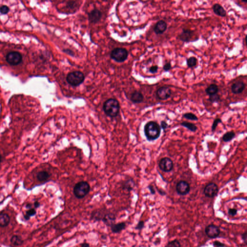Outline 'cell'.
<instances>
[{
	"mask_svg": "<svg viewBox=\"0 0 247 247\" xmlns=\"http://www.w3.org/2000/svg\"><path fill=\"white\" fill-rule=\"evenodd\" d=\"M90 190V185L87 182L80 181L74 186L73 194L77 198L81 199L87 195Z\"/></svg>",
	"mask_w": 247,
	"mask_h": 247,
	"instance_id": "3957f363",
	"label": "cell"
},
{
	"mask_svg": "<svg viewBox=\"0 0 247 247\" xmlns=\"http://www.w3.org/2000/svg\"><path fill=\"white\" fill-rule=\"evenodd\" d=\"M222 123V120H221V119H220V118H216V119H215L214 122H213L212 126H211V131H215L216 128L218 125L219 123Z\"/></svg>",
	"mask_w": 247,
	"mask_h": 247,
	"instance_id": "4dcf8cb0",
	"label": "cell"
},
{
	"mask_svg": "<svg viewBox=\"0 0 247 247\" xmlns=\"http://www.w3.org/2000/svg\"><path fill=\"white\" fill-rule=\"evenodd\" d=\"M180 125L181 126H184V127H186V128H187L188 130H189L193 132L196 131L197 130V126L193 123L184 121V122H182L180 124Z\"/></svg>",
	"mask_w": 247,
	"mask_h": 247,
	"instance_id": "cb8c5ba5",
	"label": "cell"
},
{
	"mask_svg": "<svg viewBox=\"0 0 247 247\" xmlns=\"http://www.w3.org/2000/svg\"><path fill=\"white\" fill-rule=\"evenodd\" d=\"M156 95L159 100L162 101L168 100L171 95V90L168 86H161L157 89Z\"/></svg>",
	"mask_w": 247,
	"mask_h": 247,
	"instance_id": "30bf717a",
	"label": "cell"
},
{
	"mask_svg": "<svg viewBox=\"0 0 247 247\" xmlns=\"http://www.w3.org/2000/svg\"><path fill=\"white\" fill-rule=\"evenodd\" d=\"M103 109L107 116L111 117L116 116L120 110L119 102L116 99H109L104 102Z\"/></svg>",
	"mask_w": 247,
	"mask_h": 247,
	"instance_id": "7a4b0ae2",
	"label": "cell"
},
{
	"mask_svg": "<svg viewBox=\"0 0 247 247\" xmlns=\"http://www.w3.org/2000/svg\"><path fill=\"white\" fill-rule=\"evenodd\" d=\"M36 214V209L35 208H32V209H29V210L26 211V214L24 215V217L26 220L28 221L31 217L35 215Z\"/></svg>",
	"mask_w": 247,
	"mask_h": 247,
	"instance_id": "4316f807",
	"label": "cell"
},
{
	"mask_svg": "<svg viewBox=\"0 0 247 247\" xmlns=\"http://www.w3.org/2000/svg\"><path fill=\"white\" fill-rule=\"evenodd\" d=\"M237 212H238V210L235 209H230L228 210V214L232 216H235L237 214Z\"/></svg>",
	"mask_w": 247,
	"mask_h": 247,
	"instance_id": "d590c367",
	"label": "cell"
},
{
	"mask_svg": "<svg viewBox=\"0 0 247 247\" xmlns=\"http://www.w3.org/2000/svg\"><path fill=\"white\" fill-rule=\"evenodd\" d=\"M218 191L217 185L213 182H210L207 185L204 189V194L207 197L212 198L217 195Z\"/></svg>",
	"mask_w": 247,
	"mask_h": 247,
	"instance_id": "ba28073f",
	"label": "cell"
},
{
	"mask_svg": "<svg viewBox=\"0 0 247 247\" xmlns=\"http://www.w3.org/2000/svg\"><path fill=\"white\" fill-rule=\"evenodd\" d=\"M148 188L149 190H150L152 195H155L156 194V191H155V188H154L153 185H150L148 186Z\"/></svg>",
	"mask_w": 247,
	"mask_h": 247,
	"instance_id": "f35d334b",
	"label": "cell"
},
{
	"mask_svg": "<svg viewBox=\"0 0 247 247\" xmlns=\"http://www.w3.org/2000/svg\"><path fill=\"white\" fill-rule=\"evenodd\" d=\"M158 67L157 65L152 66V67H150L149 69L150 72H151V73H153V74L156 73V72H158Z\"/></svg>",
	"mask_w": 247,
	"mask_h": 247,
	"instance_id": "d6a6232c",
	"label": "cell"
},
{
	"mask_svg": "<svg viewBox=\"0 0 247 247\" xmlns=\"http://www.w3.org/2000/svg\"><path fill=\"white\" fill-rule=\"evenodd\" d=\"M50 175L47 171H41L37 174V179L41 182L46 181L50 177Z\"/></svg>",
	"mask_w": 247,
	"mask_h": 247,
	"instance_id": "7402d4cb",
	"label": "cell"
},
{
	"mask_svg": "<svg viewBox=\"0 0 247 247\" xmlns=\"http://www.w3.org/2000/svg\"><path fill=\"white\" fill-rule=\"evenodd\" d=\"M221 100L220 96L218 94L213 95L209 96V100L211 102V103H215V102H218Z\"/></svg>",
	"mask_w": 247,
	"mask_h": 247,
	"instance_id": "f1b7e54d",
	"label": "cell"
},
{
	"mask_svg": "<svg viewBox=\"0 0 247 247\" xmlns=\"http://www.w3.org/2000/svg\"><path fill=\"white\" fill-rule=\"evenodd\" d=\"M246 85L242 81H237L232 85L231 89L232 92L234 94H239L244 91Z\"/></svg>",
	"mask_w": 247,
	"mask_h": 247,
	"instance_id": "5bb4252c",
	"label": "cell"
},
{
	"mask_svg": "<svg viewBox=\"0 0 247 247\" xmlns=\"http://www.w3.org/2000/svg\"><path fill=\"white\" fill-rule=\"evenodd\" d=\"M144 227V223L143 221H140L139 223L137 224L135 229L137 230H141V229H143Z\"/></svg>",
	"mask_w": 247,
	"mask_h": 247,
	"instance_id": "836d02e7",
	"label": "cell"
},
{
	"mask_svg": "<svg viewBox=\"0 0 247 247\" xmlns=\"http://www.w3.org/2000/svg\"><path fill=\"white\" fill-rule=\"evenodd\" d=\"M116 217L115 214L113 213H109L104 214L102 218L101 221L108 226L110 227L111 225L114 224L116 221Z\"/></svg>",
	"mask_w": 247,
	"mask_h": 247,
	"instance_id": "9a60e30c",
	"label": "cell"
},
{
	"mask_svg": "<svg viewBox=\"0 0 247 247\" xmlns=\"http://www.w3.org/2000/svg\"><path fill=\"white\" fill-rule=\"evenodd\" d=\"M171 64L170 62L166 63L164 65L163 70L165 72H168L171 69Z\"/></svg>",
	"mask_w": 247,
	"mask_h": 247,
	"instance_id": "e575fe53",
	"label": "cell"
},
{
	"mask_svg": "<svg viewBox=\"0 0 247 247\" xmlns=\"http://www.w3.org/2000/svg\"><path fill=\"white\" fill-rule=\"evenodd\" d=\"M6 61L10 65H18L22 61V56L17 51H12L7 55Z\"/></svg>",
	"mask_w": 247,
	"mask_h": 247,
	"instance_id": "8992f818",
	"label": "cell"
},
{
	"mask_svg": "<svg viewBox=\"0 0 247 247\" xmlns=\"http://www.w3.org/2000/svg\"><path fill=\"white\" fill-rule=\"evenodd\" d=\"M160 126L161 128L164 131L165 129L168 128V126H169V125L168 124V123H166L165 121H162L161 122V124H160Z\"/></svg>",
	"mask_w": 247,
	"mask_h": 247,
	"instance_id": "8d00e7d4",
	"label": "cell"
},
{
	"mask_svg": "<svg viewBox=\"0 0 247 247\" xmlns=\"http://www.w3.org/2000/svg\"><path fill=\"white\" fill-rule=\"evenodd\" d=\"M242 239L244 241V242H245V243H246V242H247V232H246L244 233L243 234H242Z\"/></svg>",
	"mask_w": 247,
	"mask_h": 247,
	"instance_id": "60d3db41",
	"label": "cell"
},
{
	"mask_svg": "<svg viewBox=\"0 0 247 247\" xmlns=\"http://www.w3.org/2000/svg\"><path fill=\"white\" fill-rule=\"evenodd\" d=\"M111 230L113 233H120L122 231L126 228V224L124 222L117 223L111 225L110 226Z\"/></svg>",
	"mask_w": 247,
	"mask_h": 247,
	"instance_id": "e0dca14e",
	"label": "cell"
},
{
	"mask_svg": "<svg viewBox=\"0 0 247 247\" xmlns=\"http://www.w3.org/2000/svg\"><path fill=\"white\" fill-rule=\"evenodd\" d=\"M194 35V31L189 29H184L179 35L178 38L183 42H189L194 41L193 39Z\"/></svg>",
	"mask_w": 247,
	"mask_h": 247,
	"instance_id": "9c48e42d",
	"label": "cell"
},
{
	"mask_svg": "<svg viewBox=\"0 0 247 247\" xmlns=\"http://www.w3.org/2000/svg\"><path fill=\"white\" fill-rule=\"evenodd\" d=\"M89 21L92 23L98 22L101 17V13L99 10L94 9L88 15Z\"/></svg>",
	"mask_w": 247,
	"mask_h": 247,
	"instance_id": "2e32d148",
	"label": "cell"
},
{
	"mask_svg": "<svg viewBox=\"0 0 247 247\" xmlns=\"http://www.w3.org/2000/svg\"><path fill=\"white\" fill-rule=\"evenodd\" d=\"M81 247H90V245L87 243H84L82 244Z\"/></svg>",
	"mask_w": 247,
	"mask_h": 247,
	"instance_id": "7bdbcfd3",
	"label": "cell"
},
{
	"mask_svg": "<svg viewBox=\"0 0 247 247\" xmlns=\"http://www.w3.org/2000/svg\"><path fill=\"white\" fill-rule=\"evenodd\" d=\"M168 247H181V245L178 241L175 240L169 242Z\"/></svg>",
	"mask_w": 247,
	"mask_h": 247,
	"instance_id": "f546056e",
	"label": "cell"
},
{
	"mask_svg": "<svg viewBox=\"0 0 247 247\" xmlns=\"http://www.w3.org/2000/svg\"><path fill=\"white\" fill-rule=\"evenodd\" d=\"M218 86L217 85L214 84H210V86H208L205 90L206 94L210 96L216 94L218 92Z\"/></svg>",
	"mask_w": 247,
	"mask_h": 247,
	"instance_id": "44dd1931",
	"label": "cell"
},
{
	"mask_svg": "<svg viewBox=\"0 0 247 247\" xmlns=\"http://www.w3.org/2000/svg\"><path fill=\"white\" fill-rule=\"evenodd\" d=\"M187 65L190 68H194L197 64V59L195 57H191L187 59Z\"/></svg>",
	"mask_w": 247,
	"mask_h": 247,
	"instance_id": "484cf974",
	"label": "cell"
},
{
	"mask_svg": "<svg viewBox=\"0 0 247 247\" xmlns=\"http://www.w3.org/2000/svg\"><path fill=\"white\" fill-rule=\"evenodd\" d=\"M159 167L163 171L169 172L173 170V161L169 157H164L159 162Z\"/></svg>",
	"mask_w": 247,
	"mask_h": 247,
	"instance_id": "52a82bcc",
	"label": "cell"
},
{
	"mask_svg": "<svg viewBox=\"0 0 247 247\" xmlns=\"http://www.w3.org/2000/svg\"><path fill=\"white\" fill-rule=\"evenodd\" d=\"M144 132L145 136L148 141H154L160 137L161 128L157 122L149 121L144 126Z\"/></svg>",
	"mask_w": 247,
	"mask_h": 247,
	"instance_id": "6da1fadb",
	"label": "cell"
},
{
	"mask_svg": "<svg viewBox=\"0 0 247 247\" xmlns=\"http://www.w3.org/2000/svg\"><path fill=\"white\" fill-rule=\"evenodd\" d=\"M144 96L142 93L139 91L134 92L131 96V100L133 103H140L143 101Z\"/></svg>",
	"mask_w": 247,
	"mask_h": 247,
	"instance_id": "d6986e66",
	"label": "cell"
},
{
	"mask_svg": "<svg viewBox=\"0 0 247 247\" xmlns=\"http://www.w3.org/2000/svg\"><path fill=\"white\" fill-rule=\"evenodd\" d=\"M10 242L14 246H18L23 244L24 240L19 235H14L11 238Z\"/></svg>",
	"mask_w": 247,
	"mask_h": 247,
	"instance_id": "603a6c76",
	"label": "cell"
},
{
	"mask_svg": "<svg viewBox=\"0 0 247 247\" xmlns=\"http://www.w3.org/2000/svg\"><path fill=\"white\" fill-rule=\"evenodd\" d=\"M10 222V218L7 213H0V227L8 226Z\"/></svg>",
	"mask_w": 247,
	"mask_h": 247,
	"instance_id": "ffe728a7",
	"label": "cell"
},
{
	"mask_svg": "<svg viewBox=\"0 0 247 247\" xmlns=\"http://www.w3.org/2000/svg\"><path fill=\"white\" fill-rule=\"evenodd\" d=\"M128 55V52L125 48H116L111 51V57L118 62H122L126 60Z\"/></svg>",
	"mask_w": 247,
	"mask_h": 247,
	"instance_id": "5b68a950",
	"label": "cell"
},
{
	"mask_svg": "<svg viewBox=\"0 0 247 247\" xmlns=\"http://www.w3.org/2000/svg\"><path fill=\"white\" fill-rule=\"evenodd\" d=\"M67 82L74 86H79L84 82L85 76L81 72L76 71L70 72L67 75Z\"/></svg>",
	"mask_w": 247,
	"mask_h": 247,
	"instance_id": "277c9868",
	"label": "cell"
},
{
	"mask_svg": "<svg viewBox=\"0 0 247 247\" xmlns=\"http://www.w3.org/2000/svg\"><path fill=\"white\" fill-rule=\"evenodd\" d=\"M183 117L185 119L191 120V121H197L198 119V117L195 114L191 113V112L185 113L183 115Z\"/></svg>",
	"mask_w": 247,
	"mask_h": 247,
	"instance_id": "83f0119b",
	"label": "cell"
},
{
	"mask_svg": "<svg viewBox=\"0 0 247 247\" xmlns=\"http://www.w3.org/2000/svg\"><path fill=\"white\" fill-rule=\"evenodd\" d=\"M176 189L177 193L180 195H186L190 192V185L187 181L181 180L176 185Z\"/></svg>",
	"mask_w": 247,
	"mask_h": 247,
	"instance_id": "8fae6325",
	"label": "cell"
},
{
	"mask_svg": "<svg viewBox=\"0 0 247 247\" xmlns=\"http://www.w3.org/2000/svg\"><path fill=\"white\" fill-rule=\"evenodd\" d=\"M156 189H157V191H158V192H159V194H160L161 195H165L166 194H165V192L164 191H163V190H161V189H158L157 188H156Z\"/></svg>",
	"mask_w": 247,
	"mask_h": 247,
	"instance_id": "ab89813d",
	"label": "cell"
},
{
	"mask_svg": "<svg viewBox=\"0 0 247 247\" xmlns=\"http://www.w3.org/2000/svg\"><path fill=\"white\" fill-rule=\"evenodd\" d=\"M214 245H215V246H217V247H225V244L221 243V242H219V241H214Z\"/></svg>",
	"mask_w": 247,
	"mask_h": 247,
	"instance_id": "74e56055",
	"label": "cell"
},
{
	"mask_svg": "<svg viewBox=\"0 0 247 247\" xmlns=\"http://www.w3.org/2000/svg\"><path fill=\"white\" fill-rule=\"evenodd\" d=\"M2 160V156L1 155H0V163L1 162Z\"/></svg>",
	"mask_w": 247,
	"mask_h": 247,
	"instance_id": "f6af8a7d",
	"label": "cell"
},
{
	"mask_svg": "<svg viewBox=\"0 0 247 247\" xmlns=\"http://www.w3.org/2000/svg\"><path fill=\"white\" fill-rule=\"evenodd\" d=\"M168 25L164 20H159L155 25L154 28L155 33L157 35L163 34L167 29Z\"/></svg>",
	"mask_w": 247,
	"mask_h": 247,
	"instance_id": "4fadbf2b",
	"label": "cell"
},
{
	"mask_svg": "<svg viewBox=\"0 0 247 247\" xmlns=\"http://www.w3.org/2000/svg\"><path fill=\"white\" fill-rule=\"evenodd\" d=\"M9 11V8L7 5H2L0 7V13L3 15L7 14Z\"/></svg>",
	"mask_w": 247,
	"mask_h": 247,
	"instance_id": "1f68e13d",
	"label": "cell"
},
{
	"mask_svg": "<svg viewBox=\"0 0 247 247\" xmlns=\"http://www.w3.org/2000/svg\"><path fill=\"white\" fill-rule=\"evenodd\" d=\"M34 206L35 209H37L40 206V203L38 201H35L34 203Z\"/></svg>",
	"mask_w": 247,
	"mask_h": 247,
	"instance_id": "b9f144b4",
	"label": "cell"
},
{
	"mask_svg": "<svg viewBox=\"0 0 247 247\" xmlns=\"http://www.w3.org/2000/svg\"><path fill=\"white\" fill-rule=\"evenodd\" d=\"M213 12L215 15L221 17H225L226 16V11L221 4L215 3L212 7Z\"/></svg>",
	"mask_w": 247,
	"mask_h": 247,
	"instance_id": "ac0fdd59",
	"label": "cell"
},
{
	"mask_svg": "<svg viewBox=\"0 0 247 247\" xmlns=\"http://www.w3.org/2000/svg\"><path fill=\"white\" fill-rule=\"evenodd\" d=\"M235 134L233 131H229L225 134L223 136V140L225 142H229L234 139Z\"/></svg>",
	"mask_w": 247,
	"mask_h": 247,
	"instance_id": "d4e9b609",
	"label": "cell"
},
{
	"mask_svg": "<svg viewBox=\"0 0 247 247\" xmlns=\"http://www.w3.org/2000/svg\"><path fill=\"white\" fill-rule=\"evenodd\" d=\"M205 233L209 238L214 239L218 237L220 234V230L216 225H209L205 228Z\"/></svg>",
	"mask_w": 247,
	"mask_h": 247,
	"instance_id": "7c38bea8",
	"label": "cell"
},
{
	"mask_svg": "<svg viewBox=\"0 0 247 247\" xmlns=\"http://www.w3.org/2000/svg\"><path fill=\"white\" fill-rule=\"evenodd\" d=\"M26 209H29H29H32V204L30 203L27 204L26 205Z\"/></svg>",
	"mask_w": 247,
	"mask_h": 247,
	"instance_id": "ee69618b",
	"label": "cell"
}]
</instances>
